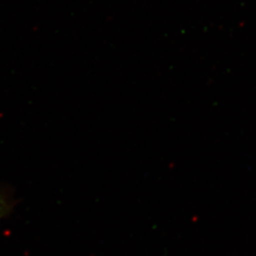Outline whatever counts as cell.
Returning a JSON list of instances; mask_svg holds the SVG:
<instances>
[{
    "instance_id": "cell-1",
    "label": "cell",
    "mask_w": 256,
    "mask_h": 256,
    "mask_svg": "<svg viewBox=\"0 0 256 256\" xmlns=\"http://www.w3.org/2000/svg\"><path fill=\"white\" fill-rule=\"evenodd\" d=\"M14 202L9 194L0 189V218H4L12 209Z\"/></svg>"
}]
</instances>
